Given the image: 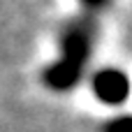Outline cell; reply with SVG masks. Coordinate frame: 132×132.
<instances>
[{
    "mask_svg": "<svg viewBox=\"0 0 132 132\" xmlns=\"http://www.w3.org/2000/svg\"><path fill=\"white\" fill-rule=\"evenodd\" d=\"M107 2H109V0H81V5L86 7V12H88V14L97 12V9H100V7H104Z\"/></svg>",
    "mask_w": 132,
    "mask_h": 132,
    "instance_id": "cell-4",
    "label": "cell"
},
{
    "mask_svg": "<svg viewBox=\"0 0 132 132\" xmlns=\"http://www.w3.org/2000/svg\"><path fill=\"white\" fill-rule=\"evenodd\" d=\"M93 42H95V21H93V14L86 12L63 30V37H60L63 53L56 63H51L44 70L42 74L44 84L58 93L70 90L81 79V72L93 51Z\"/></svg>",
    "mask_w": 132,
    "mask_h": 132,
    "instance_id": "cell-1",
    "label": "cell"
},
{
    "mask_svg": "<svg viewBox=\"0 0 132 132\" xmlns=\"http://www.w3.org/2000/svg\"><path fill=\"white\" fill-rule=\"evenodd\" d=\"M107 132H130V121L123 116V118H116L107 125Z\"/></svg>",
    "mask_w": 132,
    "mask_h": 132,
    "instance_id": "cell-3",
    "label": "cell"
},
{
    "mask_svg": "<svg viewBox=\"0 0 132 132\" xmlns=\"http://www.w3.org/2000/svg\"><path fill=\"white\" fill-rule=\"evenodd\" d=\"M93 93L104 104H121V102H125V97L130 93L128 77L121 70L104 67V70L95 72V77H93Z\"/></svg>",
    "mask_w": 132,
    "mask_h": 132,
    "instance_id": "cell-2",
    "label": "cell"
}]
</instances>
